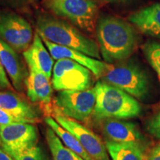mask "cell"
Segmentation results:
<instances>
[{
    "instance_id": "cell-1",
    "label": "cell",
    "mask_w": 160,
    "mask_h": 160,
    "mask_svg": "<svg viewBox=\"0 0 160 160\" xmlns=\"http://www.w3.org/2000/svg\"><path fill=\"white\" fill-rule=\"evenodd\" d=\"M101 57L108 64L127 59L133 54L138 44V36L133 26L113 16L98 19L96 26Z\"/></svg>"
},
{
    "instance_id": "cell-2",
    "label": "cell",
    "mask_w": 160,
    "mask_h": 160,
    "mask_svg": "<svg viewBox=\"0 0 160 160\" xmlns=\"http://www.w3.org/2000/svg\"><path fill=\"white\" fill-rule=\"evenodd\" d=\"M37 33L42 39L56 45L77 50L89 57L101 59L99 45L79 28L65 20L47 13L39 14L36 22Z\"/></svg>"
},
{
    "instance_id": "cell-3",
    "label": "cell",
    "mask_w": 160,
    "mask_h": 160,
    "mask_svg": "<svg viewBox=\"0 0 160 160\" xmlns=\"http://www.w3.org/2000/svg\"><path fill=\"white\" fill-rule=\"evenodd\" d=\"M93 88L96 105L93 116L96 121L105 119H128L139 117L141 105L136 98L114 86L97 82Z\"/></svg>"
},
{
    "instance_id": "cell-4",
    "label": "cell",
    "mask_w": 160,
    "mask_h": 160,
    "mask_svg": "<svg viewBox=\"0 0 160 160\" xmlns=\"http://www.w3.org/2000/svg\"><path fill=\"white\" fill-rule=\"evenodd\" d=\"M42 5L53 16L81 31L92 33L96 30L99 8L94 0H42Z\"/></svg>"
},
{
    "instance_id": "cell-5",
    "label": "cell",
    "mask_w": 160,
    "mask_h": 160,
    "mask_svg": "<svg viewBox=\"0 0 160 160\" xmlns=\"http://www.w3.org/2000/svg\"><path fill=\"white\" fill-rule=\"evenodd\" d=\"M101 81L125 91L136 99H143L149 91L145 72L134 63L108 64Z\"/></svg>"
},
{
    "instance_id": "cell-6",
    "label": "cell",
    "mask_w": 160,
    "mask_h": 160,
    "mask_svg": "<svg viewBox=\"0 0 160 160\" xmlns=\"http://www.w3.org/2000/svg\"><path fill=\"white\" fill-rule=\"evenodd\" d=\"M56 113L83 122L93 116L96 105L94 88L85 91H59L53 99Z\"/></svg>"
},
{
    "instance_id": "cell-7",
    "label": "cell",
    "mask_w": 160,
    "mask_h": 160,
    "mask_svg": "<svg viewBox=\"0 0 160 160\" xmlns=\"http://www.w3.org/2000/svg\"><path fill=\"white\" fill-rule=\"evenodd\" d=\"M93 85V73L77 62L59 59L53 66L52 85L56 91H85Z\"/></svg>"
},
{
    "instance_id": "cell-8",
    "label": "cell",
    "mask_w": 160,
    "mask_h": 160,
    "mask_svg": "<svg viewBox=\"0 0 160 160\" xmlns=\"http://www.w3.org/2000/svg\"><path fill=\"white\" fill-rule=\"evenodd\" d=\"M33 37V28L27 19L13 12L0 13V38L16 51L27 50Z\"/></svg>"
},
{
    "instance_id": "cell-9",
    "label": "cell",
    "mask_w": 160,
    "mask_h": 160,
    "mask_svg": "<svg viewBox=\"0 0 160 160\" xmlns=\"http://www.w3.org/2000/svg\"><path fill=\"white\" fill-rule=\"evenodd\" d=\"M55 120L78 139L83 148L93 160H111L105 143L99 136L81 122L56 113Z\"/></svg>"
},
{
    "instance_id": "cell-10",
    "label": "cell",
    "mask_w": 160,
    "mask_h": 160,
    "mask_svg": "<svg viewBox=\"0 0 160 160\" xmlns=\"http://www.w3.org/2000/svg\"><path fill=\"white\" fill-rule=\"evenodd\" d=\"M2 148L5 151H22L37 145L38 130L33 124L15 122L0 125Z\"/></svg>"
},
{
    "instance_id": "cell-11",
    "label": "cell",
    "mask_w": 160,
    "mask_h": 160,
    "mask_svg": "<svg viewBox=\"0 0 160 160\" xmlns=\"http://www.w3.org/2000/svg\"><path fill=\"white\" fill-rule=\"evenodd\" d=\"M105 141L132 143L146 148L147 141L136 124L125 119H105L98 121Z\"/></svg>"
},
{
    "instance_id": "cell-12",
    "label": "cell",
    "mask_w": 160,
    "mask_h": 160,
    "mask_svg": "<svg viewBox=\"0 0 160 160\" xmlns=\"http://www.w3.org/2000/svg\"><path fill=\"white\" fill-rule=\"evenodd\" d=\"M0 60L13 88L19 93L26 87L29 70L22 60L17 51L0 38Z\"/></svg>"
},
{
    "instance_id": "cell-13",
    "label": "cell",
    "mask_w": 160,
    "mask_h": 160,
    "mask_svg": "<svg viewBox=\"0 0 160 160\" xmlns=\"http://www.w3.org/2000/svg\"><path fill=\"white\" fill-rule=\"evenodd\" d=\"M44 43L54 59H69L75 61L80 65L89 69L97 78H101L107 69L108 64L100 61L99 59L91 57L77 50L71 48L56 45L48 40L42 39Z\"/></svg>"
},
{
    "instance_id": "cell-14",
    "label": "cell",
    "mask_w": 160,
    "mask_h": 160,
    "mask_svg": "<svg viewBox=\"0 0 160 160\" xmlns=\"http://www.w3.org/2000/svg\"><path fill=\"white\" fill-rule=\"evenodd\" d=\"M42 39L36 32L31 45L22 52V56L29 70L41 72L51 79L53 69V58L45 46Z\"/></svg>"
},
{
    "instance_id": "cell-15",
    "label": "cell",
    "mask_w": 160,
    "mask_h": 160,
    "mask_svg": "<svg viewBox=\"0 0 160 160\" xmlns=\"http://www.w3.org/2000/svg\"><path fill=\"white\" fill-rule=\"evenodd\" d=\"M0 108L22 122L35 124L39 122L40 117L37 109L11 91H0Z\"/></svg>"
},
{
    "instance_id": "cell-16",
    "label": "cell",
    "mask_w": 160,
    "mask_h": 160,
    "mask_svg": "<svg viewBox=\"0 0 160 160\" xmlns=\"http://www.w3.org/2000/svg\"><path fill=\"white\" fill-rule=\"evenodd\" d=\"M25 88L31 102L39 104L47 111H50L53 89L50 79L47 76L34 70H29Z\"/></svg>"
},
{
    "instance_id": "cell-17",
    "label": "cell",
    "mask_w": 160,
    "mask_h": 160,
    "mask_svg": "<svg viewBox=\"0 0 160 160\" xmlns=\"http://www.w3.org/2000/svg\"><path fill=\"white\" fill-rule=\"evenodd\" d=\"M128 20L145 34L160 38V3L139 9L130 15Z\"/></svg>"
},
{
    "instance_id": "cell-18",
    "label": "cell",
    "mask_w": 160,
    "mask_h": 160,
    "mask_svg": "<svg viewBox=\"0 0 160 160\" xmlns=\"http://www.w3.org/2000/svg\"><path fill=\"white\" fill-rule=\"evenodd\" d=\"M105 145L111 160H148L145 149L139 145L105 141Z\"/></svg>"
},
{
    "instance_id": "cell-19",
    "label": "cell",
    "mask_w": 160,
    "mask_h": 160,
    "mask_svg": "<svg viewBox=\"0 0 160 160\" xmlns=\"http://www.w3.org/2000/svg\"><path fill=\"white\" fill-rule=\"evenodd\" d=\"M45 122L48 126L55 132L56 134L59 137L64 145L68 148L70 150H71L73 153L79 156L84 160H93L83 148V147L78 141L77 138L67 130L62 127L55 119H53V118L51 117H45Z\"/></svg>"
},
{
    "instance_id": "cell-20",
    "label": "cell",
    "mask_w": 160,
    "mask_h": 160,
    "mask_svg": "<svg viewBox=\"0 0 160 160\" xmlns=\"http://www.w3.org/2000/svg\"><path fill=\"white\" fill-rule=\"evenodd\" d=\"M46 141L53 160H81V157L62 144L59 137L51 128H46Z\"/></svg>"
},
{
    "instance_id": "cell-21",
    "label": "cell",
    "mask_w": 160,
    "mask_h": 160,
    "mask_svg": "<svg viewBox=\"0 0 160 160\" xmlns=\"http://www.w3.org/2000/svg\"><path fill=\"white\" fill-rule=\"evenodd\" d=\"M14 160H49L39 145H36L22 151H5Z\"/></svg>"
},
{
    "instance_id": "cell-22",
    "label": "cell",
    "mask_w": 160,
    "mask_h": 160,
    "mask_svg": "<svg viewBox=\"0 0 160 160\" xmlns=\"http://www.w3.org/2000/svg\"><path fill=\"white\" fill-rule=\"evenodd\" d=\"M143 52L150 65L157 72L160 81V42H151L145 44Z\"/></svg>"
},
{
    "instance_id": "cell-23",
    "label": "cell",
    "mask_w": 160,
    "mask_h": 160,
    "mask_svg": "<svg viewBox=\"0 0 160 160\" xmlns=\"http://www.w3.org/2000/svg\"><path fill=\"white\" fill-rule=\"evenodd\" d=\"M148 131L152 136L158 139H160V110L147 124Z\"/></svg>"
},
{
    "instance_id": "cell-24",
    "label": "cell",
    "mask_w": 160,
    "mask_h": 160,
    "mask_svg": "<svg viewBox=\"0 0 160 160\" xmlns=\"http://www.w3.org/2000/svg\"><path fill=\"white\" fill-rule=\"evenodd\" d=\"M11 82L8 77V74L4 68L0 60V91H5V90H12Z\"/></svg>"
},
{
    "instance_id": "cell-25",
    "label": "cell",
    "mask_w": 160,
    "mask_h": 160,
    "mask_svg": "<svg viewBox=\"0 0 160 160\" xmlns=\"http://www.w3.org/2000/svg\"><path fill=\"white\" fill-rule=\"evenodd\" d=\"M15 122H22L0 108V125H6Z\"/></svg>"
},
{
    "instance_id": "cell-26",
    "label": "cell",
    "mask_w": 160,
    "mask_h": 160,
    "mask_svg": "<svg viewBox=\"0 0 160 160\" xmlns=\"http://www.w3.org/2000/svg\"><path fill=\"white\" fill-rule=\"evenodd\" d=\"M148 160H160V143L157 144L151 150Z\"/></svg>"
},
{
    "instance_id": "cell-27",
    "label": "cell",
    "mask_w": 160,
    "mask_h": 160,
    "mask_svg": "<svg viewBox=\"0 0 160 160\" xmlns=\"http://www.w3.org/2000/svg\"><path fill=\"white\" fill-rule=\"evenodd\" d=\"M16 5L20 6V7H22V6H28L31 4L34 3L37 0H11Z\"/></svg>"
},
{
    "instance_id": "cell-28",
    "label": "cell",
    "mask_w": 160,
    "mask_h": 160,
    "mask_svg": "<svg viewBox=\"0 0 160 160\" xmlns=\"http://www.w3.org/2000/svg\"><path fill=\"white\" fill-rule=\"evenodd\" d=\"M0 160H14L5 150L0 148Z\"/></svg>"
},
{
    "instance_id": "cell-29",
    "label": "cell",
    "mask_w": 160,
    "mask_h": 160,
    "mask_svg": "<svg viewBox=\"0 0 160 160\" xmlns=\"http://www.w3.org/2000/svg\"><path fill=\"white\" fill-rule=\"evenodd\" d=\"M103 1L108 2H127L129 0H103Z\"/></svg>"
},
{
    "instance_id": "cell-30",
    "label": "cell",
    "mask_w": 160,
    "mask_h": 160,
    "mask_svg": "<svg viewBox=\"0 0 160 160\" xmlns=\"http://www.w3.org/2000/svg\"><path fill=\"white\" fill-rule=\"evenodd\" d=\"M2 144V141H1V137H0V145Z\"/></svg>"
},
{
    "instance_id": "cell-31",
    "label": "cell",
    "mask_w": 160,
    "mask_h": 160,
    "mask_svg": "<svg viewBox=\"0 0 160 160\" xmlns=\"http://www.w3.org/2000/svg\"><path fill=\"white\" fill-rule=\"evenodd\" d=\"M81 160H84V159H82V158H81Z\"/></svg>"
}]
</instances>
